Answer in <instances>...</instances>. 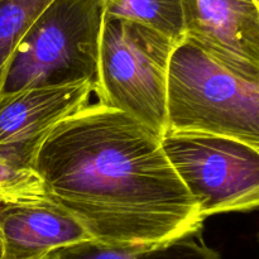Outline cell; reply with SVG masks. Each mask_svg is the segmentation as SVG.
Wrapping results in <instances>:
<instances>
[{"label": "cell", "mask_w": 259, "mask_h": 259, "mask_svg": "<svg viewBox=\"0 0 259 259\" xmlns=\"http://www.w3.org/2000/svg\"><path fill=\"white\" fill-rule=\"evenodd\" d=\"M161 139L123 111L89 104L48 134L33 169L47 197L96 242L154 244L200 234L205 219Z\"/></svg>", "instance_id": "obj_1"}, {"label": "cell", "mask_w": 259, "mask_h": 259, "mask_svg": "<svg viewBox=\"0 0 259 259\" xmlns=\"http://www.w3.org/2000/svg\"><path fill=\"white\" fill-rule=\"evenodd\" d=\"M167 132L214 134L259 148V81L228 70L185 38L169 58Z\"/></svg>", "instance_id": "obj_2"}, {"label": "cell", "mask_w": 259, "mask_h": 259, "mask_svg": "<svg viewBox=\"0 0 259 259\" xmlns=\"http://www.w3.org/2000/svg\"><path fill=\"white\" fill-rule=\"evenodd\" d=\"M101 0H52L18 42L0 95L88 81L95 93Z\"/></svg>", "instance_id": "obj_3"}, {"label": "cell", "mask_w": 259, "mask_h": 259, "mask_svg": "<svg viewBox=\"0 0 259 259\" xmlns=\"http://www.w3.org/2000/svg\"><path fill=\"white\" fill-rule=\"evenodd\" d=\"M177 43L131 20L103 17L98 103L128 114L163 136L167 132V76Z\"/></svg>", "instance_id": "obj_4"}, {"label": "cell", "mask_w": 259, "mask_h": 259, "mask_svg": "<svg viewBox=\"0 0 259 259\" xmlns=\"http://www.w3.org/2000/svg\"><path fill=\"white\" fill-rule=\"evenodd\" d=\"M162 148L202 218L247 212L259 204V148L204 133L166 132Z\"/></svg>", "instance_id": "obj_5"}, {"label": "cell", "mask_w": 259, "mask_h": 259, "mask_svg": "<svg viewBox=\"0 0 259 259\" xmlns=\"http://www.w3.org/2000/svg\"><path fill=\"white\" fill-rule=\"evenodd\" d=\"M88 81L30 88L0 95V162L29 167L48 134L90 104Z\"/></svg>", "instance_id": "obj_6"}, {"label": "cell", "mask_w": 259, "mask_h": 259, "mask_svg": "<svg viewBox=\"0 0 259 259\" xmlns=\"http://www.w3.org/2000/svg\"><path fill=\"white\" fill-rule=\"evenodd\" d=\"M185 38L245 80L259 81V4L182 0Z\"/></svg>", "instance_id": "obj_7"}, {"label": "cell", "mask_w": 259, "mask_h": 259, "mask_svg": "<svg viewBox=\"0 0 259 259\" xmlns=\"http://www.w3.org/2000/svg\"><path fill=\"white\" fill-rule=\"evenodd\" d=\"M86 240L82 225L50 197L0 204V259H48Z\"/></svg>", "instance_id": "obj_8"}, {"label": "cell", "mask_w": 259, "mask_h": 259, "mask_svg": "<svg viewBox=\"0 0 259 259\" xmlns=\"http://www.w3.org/2000/svg\"><path fill=\"white\" fill-rule=\"evenodd\" d=\"M48 259H222V255L209 247L200 234H196L169 242L139 245H115L86 240L61 248Z\"/></svg>", "instance_id": "obj_9"}, {"label": "cell", "mask_w": 259, "mask_h": 259, "mask_svg": "<svg viewBox=\"0 0 259 259\" xmlns=\"http://www.w3.org/2000/svg\"><path fill=\"white\" fill-rule=\"evenodd\" d=\"M101 4L104 17L139 23L175 43L185 39L182 0H101Z\"/></svg>", "instance_id": "obj_10"}, {"label": "cell", "mask_w": 259, "mask_h": 259, "mask_svg": "<svg viewBox=\"0 0 259 259\" xmlns=\"http://www.w3.org/2000/svg\"><path fill=\"white\" fill-rule=\"evenodd\" d=\"M52 0H0V90L22 35Z\"/></svg>", "instance_id": "obj_11"}, {"label": "cell", "mask_w": 259, "mask_h": 259, "mask_svg": "<svg viewBox=\"0 0 259 259\" xmlns=\"http://www.w3.org/2000/svg\"><path fill=\"white\" fill-rule=\"evenodd\" d=\"M46 196L45 185L34 169L0 162V204H12Z\"/></svg>", "instance_id": "obj_12"}, {"label": "cell", "mask_w": 259, "mask_h": 259, "mask_svg": "<svg viewBox=\"0 0 259 259\" xmlns=\"http://www.w3.org/2000/svg\"><path fill=\"white\" fill-rule=\"evenodd\" d=\"M254 3H257V4H259V0H253Z\"/></svg>", "instance_id": "obj_13"}]
</instances>
